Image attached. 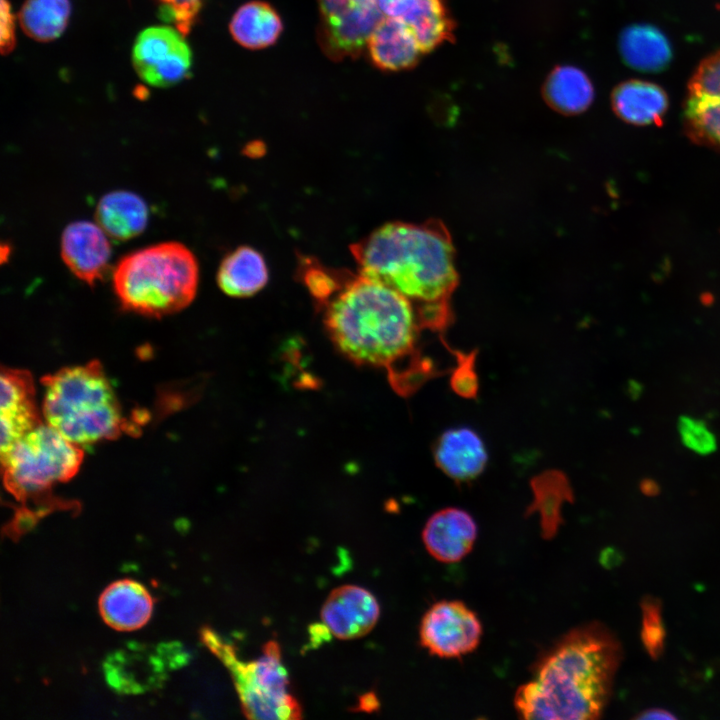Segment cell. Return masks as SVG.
<instances>
[{
	"mask_svg": "<svg viewBox=\"0 0 720 720\" xmlns=\"http://www.w3.org/2000/svg\"><path fill=\"white\" fill-rule=\"evenodd\" d=\"M325 305V325L337 348L358 364L386 369L400 393L413 392L437 373L418 349L417 310L395 289L359 274Z\"/></svg>",
	"mask_w": 720,
	"mask_h": 720,
	"instance_id": "cell-1",
	"label": "cell"
},
{
	"mask_svg": "<svg viewBox=\"0 0 720 720\" xmlns=\"http://www.w3.org/2000/svg\"><path fill=\"white\" fill-rule=\"evenodd\" d=\"M622 647L600 622L579 625L545 649L513 699L522 719L592 720L612 695Z\"/></svg>",
	"mask_w": 720,
	"mask_h": 720,
	"instance_id": "cell-2",
	"label": "cell"
},
{
	"mask_svg": "<svg viewBox=\"0 0 720 720\" xmlns=\"http://www.w3.org/2000/svg\"><path fill=\"white\" fill-rule=\"evenodd\" d=\"M359 274L407 297L422 328L442 331L451 321L458 283L449 232L436 220L385 224L351 247Z\"/></svg>",
	"mask_w": 720,
	"mask_h": 720,
	"instance_id": "cell-3",
	"label": "cell"
},
{
	"mask_svg": "<svg viewBox=\"0 0 720 720\" xmlns=\"http://www.w3.org/2000/svg\"><path fill=\"white\" fill-rule=\"evenodd\" d=\"M84 452L48 424H40L1 455L5 489L19 504L7 534L20 536L48 512L76 504L55 497L52 490L79 470Z\"/></svg>",
	"mask_w": 720,
	"mask_h": 720,
	"instance_id": "cell-4",
	"label": "cell"
},
{
	"mask_svg": "<svg viewBox=\"0 0 720 720\" xmlns=\"http://www.w3.org/2000/svg\"><path fill=\"white\" fill-rule=\"evenodd\" d=\"M46 424L83 448L131 431L99 361L62 368L42 378Z\"/></svg>",
	"mask_w": 720,
	"mask_h": 720,
	"instance_id": "cell-5",
	"label": "cell"
},
{
	"mask_svg": "<svg viewBox=\"0 0 720 720\" xmlns=\"http://www.w3.org/2000/svg\"><path fill=\"white\" fill-rule=\"evenodd\" d=\"M198 281L196 257L175 241L129 253L113 270L114 292L122 308L149 317L187 307L196 295Z\"/></svg>",
	"mask_w": 720,
	"mask_h": 720,
	"instance_id": "cell-6",
	"label": "cell"
},
{
	"mask_svg": "<svg viewBox=\"0 0 720 720\" xmlns=\"http://www.w3.org/2000/svg\"><path fill=\"white\" fill-rule=\"evenodd\" d=\"M202 642L226 666L237 690L241 708L250 719H298L299 702L290 692L288 672L276 641H268L262 654L251 661L239 659L235 648L214 630L205 627Z\"/></svg>",
	"mask_w": 720,
	"mask_h": 720,
	"instance_id": "cell-7",
	"label": "cell"
},
{
	"mask_svg": "<svg viewBox=\"0 0 720 720\" xmlns=\"http://www.w3.org/2000/svg\"><path fill=\"white\" fill-rule=\"evenodd\" d=\"M482 623L460 600H440L423 615L419 641L431 655L458 659L474 652L481 642Z\"/></svg>",
	"mask_w": 720,
	"mask_h": 720,
	"instance_id": "cell-8",
	"label": "cell"
},
{
	"mask_svg": "<svg viewBox=\"0 0 720 720\" xmlns=\"http://www.w3.org/2000/svg\"><path fill=\"white\" fill-rule=\"evenodd\" d=\"M321 44L339 60L357 56L382 18L377 0H319Z\"/></svg>",
	"mask_w": 720,
	"mask_h": 720,
	"instance_id": "cell-9",
	"label": "cell"
},
{
	"mask_svg": "<svg viewBox=\"0 0 720 720\" xmlns=\"http://www.w3.org/2000/svg\"><path fill=\"white\" fill-rule=\"evenodd\" d=\"M133 64L139 76L157 87L173 85L188 74L191 52L178 31L151 27L141 32L133 48Z\"/></svg>",
	"mask_w": 720,
	"mask_h": 720,
	"instance_id": "cell-10",
	"label": "cell"
},
{
	"mask_svg": "<svg viewBox=\"0 0 720 720\" xmlns=\"http://www.w3.org/2000/svg\"><path fill=\"white\" fill-rule=\"evenodd\" d=\"M1 455L42 424L32 375L23 369L1 370Z\"/></svg>",
	"mask_w": 720,
	"mask_h": 720,
	"instance_id": "cell-11",
	"label": "cell"
},
{
	"mask_svg": "<svg viewBox=\"0 0 720 720\" xmlns=\"http://www.w3.org/2000/svg\"><path fill=\"white\" fill-rule=\"evenodd\" d=\"M379 615L376 598L356 585L334 589L321 609V619L328 632L342 640L359 638L370 632Z\"/></svg>",
	"mask_w": 720,
	"mask_h": 720,
	"instance_id": "cell-12",
	"label": "cell"
},
{
	"mask_svg": "<svg viewBox=\"0 0 720 720\" xmlns=\"http://www.w3.org/2000/svg\"><path fill=\"white\" fill-rule=\"evenodd\" d=\"M103 229L90 221L68 224L61 236V257L69 270L86 284L101 280L109 267L111 247Z\"/></svg>",
	"mask_w": 720,
	"mask_h": 720,
	"instance_id": "cell-13",
	"label": "cell"
},
{
	"mask_svg": "<svg viewBox=\"0 0 720 720\" xmlns=\"http://www.w3.org/2000/svg\"><path fill=\"white\" fill-rule=\"evenodd\" d=\"M477 535L478 527L470 513L458 507H446L429 517L422 540L434 559L455 563L472 551Z\"/></svg>",
	"mask_w": 720,
	"mask_h": 720,
	"instance_id": "cell-14",
	"label": "cell"
},
{
	"mask_svg": "<svg viewBox=\"0 0 720 720\" xmlns=\"http://www.w3.org/2000/svg\"><path fill=\"white\" fill-rule=\"evenodd\" d=\"M436 466L450 479L465 483L485 470L488 452L480 435L471 428L457 427L443 432L434 444Z\"/></svg>",
	"mask_w": 720,
	"mask_h": 720,
	"instance_id": "cell-15",
	"label": "cell"
},
{
	"mask_svg": "<svg viewBox=\"0 0 720 720\" xmlns=\"http://www.w3.org/2000/svg\"><path fill=\"white\" fill-rule=\"evenodd\" d=\"M99 613L111 628L127 632L143 627L151 618L153 598L132 579H121L105 588L98 601Z\"/></svg>",
	"mask_w": 720,
	"mask_h": 720,
	"instance_id": "cell-16",
	"label": "cell"
},
{
	"mask_svg": "<svg viewBox=\"0 0 720 720\" xmlns=\"http://www.w3.org/2000/svg\"><path fill=\"white\" fill-rule=\"evenodd\" d=\"M367 43L372 62L384 71L409 69L423 54L409 26L394 17L383 18Z\"/></svg>",
	"mask_w": 720,
	"mask_h": 720,
	"instance_id": "cell-17",
	"label": "cell"
},
{
	"mask_svg": "<svg viewBox=\"0 0 720 720\" xmlns=\"http://www.w3.org/2000/svg\"><path fill=\"white\" fill-rule=\"evenodd\" d=\"M615 114L623 121L636 125H661L668 110L666 91L656 83L630 79L618 84L611 94Z\"/></svg>",
	"mask_w": 720,
	"mask_h": 720,
	"instance_id": "cell-18",
	"label": "cell"
},
{
	"mask_svg": "<svg viewBox=\"0 0 720 720\" xmlns=\"http://www.w3.org/2000/svg\"><path fill=\"white\" fill-rule=\"evenodd\" d=\"M618 47L623 62L640 72H662L672 61V47L668 38L651 24L625 27L620 33Z\"/></svg>",
	"mask_w": 720,
	"mask_h": 720,
	"instance_id": "cell-19",
	"label": "cell"
},
{
	"mask_svg": "<svg viewBox=\"0 0 720 720\" xmlns=\"http://www.w3.org/2000/svg\"><path fill=\"white\" fill-rule=\"evenodd\" d=\"M97 224L108 237L128 240L144 231L148 222L145 201L130 191H112L98 202L95 212Z\"/></svg>",
	"mask_w": 720,
	"mask_h": 720,
	"instance_id": "cell-20",
	"label": "cell"
},
{
	"mask_svg": "<svg viewBox=\"0 0 720 720\" xmlns=\"http://www.w3.org/2000/svg\"><path fill=\"white\" fill-rule=\"evenodd\" d=\"M267 281L268 269L263 256L248 246L239 247L226 255L217 272L218 286L233 297L254 295Z\"/></svg>",
	"mask_w": 720,
	"mask_h": 720,
	"instance_id": "cell-21",
	"label": "cell"
},
{
	"mask_svg": "<svg viewBox=\"0 0 720 720\" xmlns=\"http://www.w3.org/2000/svg\"><path fill=\"white\" fill-rule=\"evenodd\" d=\"M543 97L555 111L574 115L584 112L594 99V88L589 77L581 69L558 66L547 76Z\"/></svg>",
	"mask_w": 720,
	"mask_h": 720,
	"instance_id": "cell-22",
	"label": "cell"
},
{
	"mask_svg": "<svg viewBox=\"0 0 720 720\" xmlns=\"http://www.w3.org/2000/svg\"><path fill=\"white\" fill-rule=\"evenodd\" d=\"M282 29L279 14L262 1H251L242 5L230 23L234 40L249 49H261L274 44Z\"/></svg>",
	"mask_w": 720,
	"mask_h": 720,
	"instance_id": "cell-23",
	"label": "cell"
},
{
	"mask_svg": "<svg viewBox=\"0 0 720 720\" xmlns=\"http://www.w3.org/2000/svg\"><path fill=\"white\" fill-rule=\"evenodd\" d=\"M401 20L412 30L423 53L454 39L455 23L446 0H416Z\"/></svg>",
	"mask_w": 720,
	"mask_h": 720,
	"instance_id": "cell-24",
	"label": "cell"
},
{
	"mask_svg": "<svg viewBox=\"0 0 720 720\" xmlns=\"http://www.w3.org/2000/svg\"><path fill=\"white\" fill-rule=\"evenodd\" d=\"M683 125L692 141L720 152V96L687 94Z\"/></svg>",
	"mask_w": 720,
	"mask_h": 720,
	"instance_id": "cell-25",
	"label": "cell"
},
{
	"mask_svg": "<svg viewBox=\"0 0 720 720\" xmlns=\"http://www.w3.org/2000/svg\"><path fill=\"white\" fill-rule=\"evenodd\" d=\"M70 12L69 0H27L19 19L28 36L38 41H51L65 30Z\"/></svg>",
	"mask_w": 720,
	"mask_h": 720,
	"instance_id": "cell-26",
	"label": "cell"
},
{
	"mask_svg": "<svg viewBox=\"0 0 720 720\" xmlns=\"http://www.w3.org/2000/svg\"><path fill=\"white\" fill-rule=\"evenodd\" d=\"M687 94L720 96V50L700 62L688 82Z\"/></svg>",
	"mask_w": 720,
	"mask_h": 720,
	"instance_id": "cell-27",
	"label": "cell"
},
{
	"mask_svg": "<svg viewBox=\"0 0 720 720\" xmlns=\"http://www.w3.org/2000/svg\"><path fill=\"white\" fill-rule=\"evenodd\" d=\"M679 433L684 445L694 452L702 455L713 452L716 448V439L704 422L690 417H681Z\"/></svg>",
	"mask_w": 720,
	"mask_h": 720,
	"instance_id": "cell-28",
	"label": "cell"
},
{
	"mask_svg": "<svg viewBox=\"0 0 720 720\" xmlns=\"http://www.w3.org/2000/svg\"><path fill=\"white\" fill-rule=\"evenodd\" d=\"M339 278L333 276L326 269L315 266L310 263L304 271V282L320 303L325 304L340 288L345 284L338 281Z\"/></svg>",
	"mask_w": 720,
	"mask_h": 720,
	"instance_id": "cell-29",
	"label": "cell"
},
{
	"mask_svg": "<svg viewBox=\"0 0 720 720\" xmlns=\"http://www.w3.org/2000/svg\"><path fill=\"white\" fill-rule=\"evenodd\" d=\"M457 357V366L455 367L451 379L453 390L467 398L474 397L478 390L477 377L474 372V353L468 355L454 352Z\"/></svg>",
	"mask_w": 720,
	"mask_h": 720,
	"instance_id": "cell-30",
	"label": "cell"
},
{
	"mask_svg": "<svg viewBox=\"0 0 720 720\" xmlns=\"http://www.w3.org/2000/svg\"><path fill=\"white\" fill-rule=\"evenodd\" d=\"M644 617H645V629L644 633L646 634L644 636L646 645L648 647L649 652L652 655H656L658 651L661 649L662 644V624L660 622V615L658 613V609L656 608L655 604L651 601L647 602V606L644 607Z\"/></svg>",
	"mask_w": 720,
	"mask_h": 720,
	"instance_id": "cell-31",
	"label": "cell"
},
{
	"mask_svg": "<svg viewBox=\"0 0 720 720\" xmlns=\"http://www.w3.org/2000/svg\"><path fill=\"white\" fill-rule=\"evenodd\" d=\"M1 50L9 53L15 46L14 15L8 0H1Z\"/></svg>",
	"mask_w": 720,
	"mask_h": 720,
	"instance_id": "cell-32",
	"label": "cell"
},
{
	"mask_svg": "<svg viewBox=\"0 0 720 720\" xmlns=\"http://www.w3.org/2000/svg\"><path fill=\"white\" fill-rule=\"evenodd\" d=\"M416 0H377L380 10L388 17L403 19L413 8Z\"/></svg>",
	"mask_w": 720,
	"mask_h": 720,
	"instance_id": "cell-33",
	"label": "cell"
},
{
	"mask_svg": "<svg viewBox=\"0 0 720 720\" xmlns=\"http://www.w3.org/2000/svg\"><path fill=\"white\" fill-rule=\"evenodd\" d=\"M639 719H674L676 716L670 711L662 708H652L636 716Z\"/></svg>",
	"mask_w": 720,
	"mask_h": 720,
	"instance_id": "cell-34",
	"label": "cell"
},
{
	"mask_svg": "<svg viewBox=\"0 0 720 720\" xmlns=\"http://www.w3.org/2000/svg\"><path fill=\"white\" fill-rule=\"evenodd\" d=\"M641 490L648 495H653L657 492L658 486L655 481L651 479H645L641 482Z\"/></svg>",
	"mask_w": 720,
	"mask_h": 720,
	"instance_id": "cell-35",
	"label": "cell"
}]
</instances>
